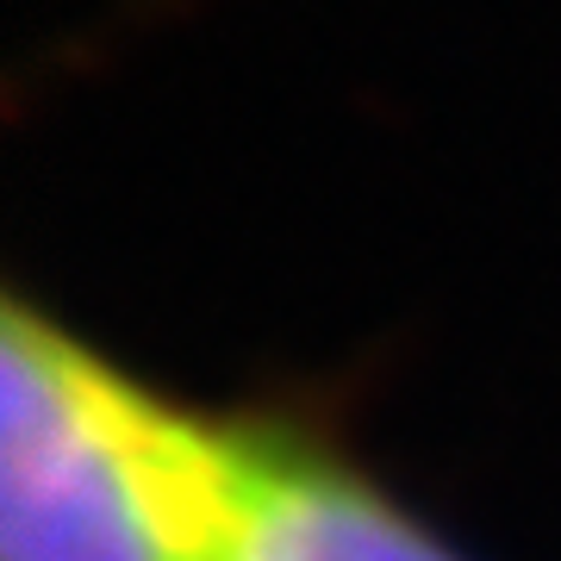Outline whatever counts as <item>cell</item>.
<instances>
[{
	"label": "cell",
	"instance_id": "6da1fadb",
	"mask_svg": "<svg viewBox=\"0 0 561 561\" xmlns=\"http://www.w3.org/2000/svg\"><path fill=\"white\" fill-rule=\"evenodd\" d=\"M225 419L25 294L0 312V561H213Z\"/></svg>",
	"mask_w": 561,
	"mask_h": 561
},
{
	"label": "cell",
	"instance_id": "7a4b0ae2",
	"mask_svg": "<svg viewBox=\"0 0 561 561\" xmlns=\"http://www.w3.org/2000/svg\"><path fill=\"white\" fill-rule=\"evenodd\" d=\"M213 561H456L400 505L275 424L225 419Z\"/></svg>",
	"mask_w": 561,
	"mask_h": 561
}]
</instances>
